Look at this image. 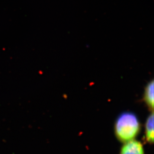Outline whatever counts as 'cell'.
Returning a JSON list of instances; mask_svg holds the SVG:
<instances>
[{
	"instance_id": "cell-1",
	"label": "cell",
	"mask_w": 154,
	"mask_h": 154,
	"mask_svg": "<svg viewBox=\"0 0 154 154\" xmlns=\"http://www.w3.org/2000/svg\"><path fill=\"white\" fill-rule=\"evenodd\" d=\"M140 124L135 114L130 112L121 114L115 124V133L121 142L127 143L133 140L139 133Z\"/></svg>"
},
{
	"instance_id": "cell-2",
	"label": "cell",
	"mask_w": 154,
	"mask_h": 154,
	"mask_svg": "<svg viewBox=\"0 0 154 154\" xmlns=\"http://www.w3.org/2000/svg\"><path fill=\"white\" fill-rule=\"evenodd\" d=\"M120 154H144V149L141 143L132 140L123 146Z\"/></svg>"
},
{
	"instance_id": "cell-3",
	"label": "cell",
	"mask_w": 154,
	"mask_h": 154,
	"mask_svg": "<svg viewBox=\"0 0 154 154\" xmlns=\"http://www.w3.org/2000/svg\"><path fill=\"white\" fill-rule=\"evenodd\" d=\"M144 99L149 109H154V81L152 80L147 85L144 92Z\"/></svg>"
},
{
	"instance_id": "cell-4",
	"label": "cell",
	"mask_w": 154,
	"mask_h": 154,
	"mask_svg": "<svg viewBox=\"0 0 154 154\" xmlns=\"http://www.w3.org/2000/svg\"><path fill=\"white\" fill-rule=\"evenodd\" d=\"M146 138L148 142L153 143L154 141V114L152 112L147 118L146 123Z\"/></svg>"
}]
</instances>
